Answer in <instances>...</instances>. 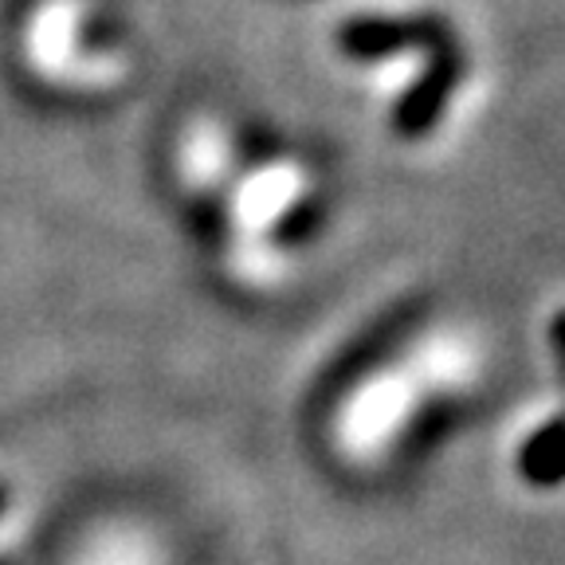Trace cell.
<instances>
[{
	"label": "cell",
	"instance_id": "obj_1",
	"mask_svg": "<svg viewBox=\"0 0 565 565\" xmlns=\"http://www.w3.org/2000/svg\"><path fill=\"white\" fill-rule=\"evenodd\" d=\"M0 511H4V491H0Z\"/></svg>",
	"mask_w": 565,
	"mask_h": 565
}]
</instances>
